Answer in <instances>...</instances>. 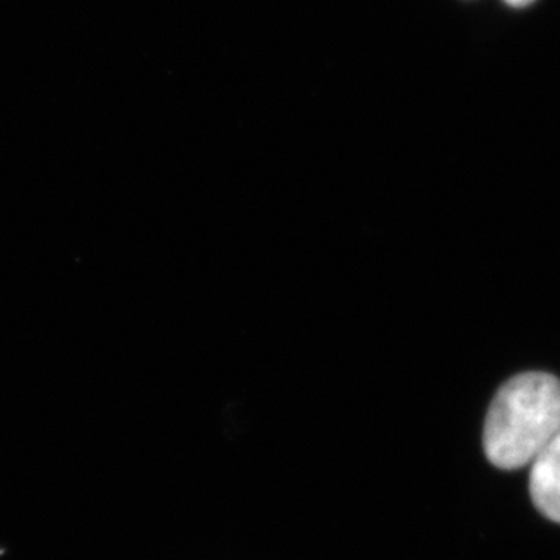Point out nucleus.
Returning a JSON list of instances; mask_svg holds the SVG:
<instances>
[{
    "label": "nucleus",
    "mask_w": 560,
    "mask_h": 560,
    "mask_svg": "<svg viewBox=\"0 0 560 560\" xmlns=\"http://www.w3.org/2000/svg\"><path fill=\"white\" fill-rule=\"evenodd\" d=\"M560 433V381L521 373L495 395L485 424V452L501 469H521Z\"/></svg>",
    "instance_id": "1"
},
{
    "label": "nucleus",
    "mask_w": 560,
    "mask_h": 560,
    "mask_svg": "<svg viewBox=\"0 0 560 560\" xmlns=\"http://www.w3.org/2000/svg\"><path fill=\"white\" fill-rule=\"evenodd\" d=\"M529 466V491L535 506L545 517L560 524V433Z\"/></svg>",
    "instance_id": "2"
},
{
    "label": "nucleus",
    "mask_w": 560,
    "mask_h": 560,
    "mask_svg": "<svg viewBox=\"0 0 560 560\" xmlns=\"http://www.w3.org/2000/svg\"><path fill=\"white\" fill-rule=\"evenodd\" d=\"M508 4L513 5V8H523V5H528L534 2V0H506Z\"/></svg>",
    "instance_id": "3"
}]
</instances>
